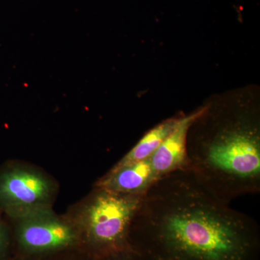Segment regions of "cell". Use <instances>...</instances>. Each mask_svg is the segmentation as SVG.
I'll use <instances>...</instances> for the list:
<instances>
[{
	"mask_svg": "<svg viewBox=\"0 0 260 260\" xmlns=\"http://www.w3.org/2000/svg\"><path fill=\"white\" fill-rule=\"evenodd\" d=\"M129 244L138 260H260L256 220L215 199L186 169L143 195Z\"/></svg>",
	"mask_w": 260,
	"mask_h": 260,
	"instance_id": "6da1fadb",
	"label": "cell"
},
{
	"mask_svg": "<svg viewBox=\"0 0 260 260\" xmlns=\"http://www.w3.org/2000/svg\"><path fill=\"white\" fill-rule=\"evenodd\" d=\"M143 197L93 186L64 215L79 234L82 249L102 260L119 251L131 250L130 227Z\"/></svg>",
	"mask_w": 260,
	"mask_h": 260,
	"instance_id": "7a4b0ae2",
	"label": "cell"
},
{
	"mask_svg": "<svg viewBox=\"0 0 260 260\" xmlns=\"http://www.w3.org/2000/svg\"><path fill=\"white\" fill-rule=\"evenodd\" d=\"M58 192L57 181L40 168L15 160L0 165V210L5 218L52 209Z\"/></svg>",
	"mask_w": 260,
	"mask_h": 260,
	"instance_id": "3957f363",
	"label": "cell"
},
{
	"mask_svg": "<svg viewBox=\"0 0 260 260\" xmlns=\"http://www.w3.org/2000/svg\"><path fill=\"white\" fill-rule=\"evenodd\" d=\"M6 219L11 232L12 256L31 257L82 249L74 225L53 208Z\"/></svg>",
	"mask_w": 260,
	"mask_h": 260,
	"instance_id": "277c9868",
	"label": "cell"
},
{
	"mask_svg": "<svg viewBox=\"0 0 260 260\" xmlns=\"http://www.w3.org/2000/svg\"><path fill=\"white\" fill-rule=\"evenodd\" d=\"M207 109L208 107L200 108L189 115L181 116L175 129L149 157L157 179L176 171L187 169L186 138L188 130L191 124L204 114Z\"/></svg>",
	"mask_w": 260,
	"mask_h": 260,
	"instance_id": "5b68a950",
	"label": "cell"
},
{
	"mask_svg": "<svg viewBox=\"0 0 260 260\" xmlns=\"http://www.w3.org/2000/svg\"><path fill=\"white\" fill-rule=\"evenodd\" d=\"M157 180L148 158L117 169L112 168L93 186L121 194L144 195Z\"/></svg>",
	"mask_w": 260,
	"mask_h": 260,
	"instance_id": "8992f818",
	"label": "cell"
},
{
	"mask_svg": "<svg viewBox=\"0 0 260 260\" xmlns=\"http://www.w3.org/2000/svg\"><path fill=\"white\" fill-rule=\"evenodd\" d=\"M181 116L169 118L154 126L153 129L149 130L139 142L112 168L117 169L148 158L175 129Z\"/></svg>",
	"mask_w": 260,
	"mask_h": 260,
	"instance_id": "52a82bcc",
	"label": "cell"
},
{
	"mask_svg": "<svg viewBox=\"0 0 260 260\" xmlns=\"http://www.w3.org/2000/svg\"><path fill=\"white\" fill-rule=\"evenodd\" d=\"M11 260H101L89 254L83 249H75L47 255L31 257L12 256Z\"/></svg>",
	"mask_w": 260,
	"mask_h": 260,
	"instance_id": "ba28073f",
	"label": "cell"
},
{
	"mask_svg": "<svg viewBox=\"0 0 260 260\" xmlns=\"http://www.w3.org/2000/svg\"><path fill=\"white\" fill-rule=\"evenodd\" d=\"M12 257L11 232L8 220L0 210V260Z\"/></svg>",
	"mask_w": 260,
	"mask_h": 260,
	"instance_id": "9c48e42d",
	"label": "cell"
},
{
	"mask_svg": "<svg viewBox=\"0 0 260 260\" xmlns=\"http://www.w3.org/2000/svg\"><path fill=\"white\" fill-rule=\"evenodd\" d=\"M102 260H138L131 250L119 251L107 256Z\"/></svg>",
	"mask_w": 260,
	"mask_h": 260,
	"instance_id": "30bf717a",
	"label": "cell"
},
{
	"mask_svg": "<svg viewBox=\"0 0 260 260\" xmlns=\"http://www.w3.org/2000/svg\"><path fill=\"white\" fill-rule=\"evenodd\" d=\"M12 258V257H11ZM11 258H10V259H8V260H11Z\"/></svg>",
	"mask_w": 260,
	"mask_h": 260,
	"instance_id": "8fae6325",
	"label": "cell"
}]
</instances>
